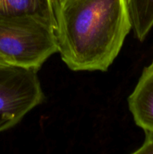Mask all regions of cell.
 I'll return each mask as SVG.
<instances>
[{"instance_id":"obj_1","label":"cell","mask_w":153,"mask_h":154,"mask_svg":"<svg viewBox=\"0 0 153 154\" xmlns=\"http://www.w3.org/2000/svg\"><path fill=\"white\" fill-rule=\"evenodd\" d=\"M58 52L72 71L106 72L131 29L127 0H52Z\"/></svg>"},{"instance_id":"obj_2","label":"cell","mask_w":153,"mask_h":154,"mask_svg":"<svg viewBox=\"0 0 153 154\" xmlns=\"http://www.w3.org/2000/svg\"><path fill=\"white\" fill-rule=\"evenodd\" d=\"M58 52L55 28L32 17L0 18V56L8 63L38 70Z\"/></svg>"},{"instance_id":"obj_3","label":"cell","mask_w":153,"mask_h":154,"mask_svg":"<svg viewBox=\"0 0 153 154\" xmlns=\"http://www.w3.org/2000/svg\"><path fill=\"white\" fill-rule=\"evenodd\" d=\"M38 70L0 63V132L17 124L41 104L44 94Z\"/></svg>"},{"instance_id":"obj_4","label":"cell","mask_w":153,"mask_h":154,"mask_svg":"<svg viewBox=\"0 0 153 154\" xmlns=\"http://www.w3.org/2000/svg\"><path fill=\"white\" fill-rule=\"evenodd\" d=\"M128 103L136 126L153 131V61L143 69Z\"/></svg>"},{"instance_id":"obj_5","label":"cell","mask_w":153,"mask_h":154,"mask_svg":"<svg viewBox=\"0 0 153 154\" xmlns=\"http://www.w3.org/2000/svg\"><path fill=\"white\" fill-rule=\"evenodd\" d=\"M32 17L56 28L52 0H0V18Z\"/></svg>"},{"instance_id":"obj_6","label":"cell","mask_w":153,"mask_h":154,"mask_svg":"<svg viewBox=\"0 0 153 154\" xmlns=\"http://www.w3.org/2000/svg\"><path fill=\"white\" fill-rule=\"evenodd\" d=\"M127 5L131 29L142 42L153 27V0H127Z\"/></svg>"},{"instance_id":"obj_7","label":"cell","mask_w":153,"mask_h":154,"mask_svg":"<svg viewBox=\"0 0 153 154\" xmlns=\"http://www.w3.org/2000/svg\"><path fill=\"white\" fill-rule=\"evenodd\" d=\"M145 140L134 154H153V131L145 130Z\"/></svg>"},{"instance_id":"obj_8","label":"cell","mask_w":153,"mask_h":154,"mask_svg":"<svg viewBox=\"0 0 153 154\" xmlns=\"http://www.w3.org/2000/svg\"><path fill=\"white\" fill-rule=\"evenodd\" d=\"M0 63H2V64H6V63H8L7 62H6V60H4L2 56H0Z\"/></svg>"}]
</instances>
